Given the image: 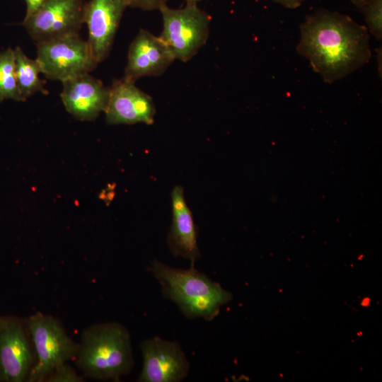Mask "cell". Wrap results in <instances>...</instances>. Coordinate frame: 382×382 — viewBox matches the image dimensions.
Masks as SVG:
<instances>
[{"mask_svg":"<svg viewBox=\"0 0 382 382\" xmlns=\"http://www.w3.org/2000/svg\"><path fill=\"white\" fill-rule=\"evenodd\" d=\"M163 20L160 37L175 59L187 62L206 43L211 18L196 3L186 2L181 8L163 5L159 8Z\"/></svg>","mask_w":382,"mask_h":382,"instance_id":"obj_5","label":"cell"},{"mask_svg":"<svg viewBox=\"0 0 382 382\" xmlns=\"http://www.w3.org/2000/svg\"><path fill=\"white\" fill-rule=\"evenodd\" d=\"M368 30L375 38H382V0H370L361 9Z\"/></svg>","mask_w":382,"mask_h":382,"instance_id":"obj_17","label":"cell"},{"mask_svg":"<svg viewBox=\"0 0 382 382\" xmlns=\"http://www.w3.org/2000/svg\"><path fill=\"white\" fill-rule=\"evenodd\" d=\"M300 31L296 52L325 83L347 76L371 57L367 28L347 15L320 8L306 16Z\"/></svg>","mask_w":382,"mask_h":382,"instance_id":"obj_1","label":"cell"},{"mask_svg":"<svg viewBox=\"0 0 382 382\" xmlns=\"http://www.w3.org/2000/svg\"><path fill=\"white\" fill-rule=\"evenodd\" d=\"M47 0H25L26 13L24 19L34 14Z\"/></svg>","mask_w":382,"mask_h":382,"instance_id":"obj_20","label":"cell"},{"mask_svg":"<svg viewBox=\"0 0 382 382\" xmlns=\"http://www.w3.org/2000/svg\"><path fill=\"white\" fill-rule=\"evenodd\" d=\"M143 366L139 382H180L190 369V362L177 341L155 336L141 342Z\"/></svg>","mask_w":382,"mask_h":382,"instance_id":"obj_8","label":"cell"},{"mask_svg":"<svg viewBox=\"0 0 382 382\" xmlns=\"http://www.w3.org/2000/svg\"><path fill=\"white\" fill-rule=\"evenodd\" d=\"M124 77L115 81L104 111L109 125H151L154 121L155 105L152 98Z\"/></svg>","mask_w":382,"mask_h":382,"instance_id":"obj_11","label":"cell"},{"mask_svg":"<svg viewBox=\"0 0 382 382\" xmlns=\"http://www.w3.org/2000/svg\"><path fill=\"white\" fill-rule=\"evenodd\" d=\"M357 8L361 9L370 0H349Z\"/></svg>","mask_w":382,"mask_h":382,"instance_id":"obj_22","label":"cell"},{"mask_svg":"<svg viewBox=\"0 0 382 382\" xmlns=\"http://www.w3.org/2000/svg\"><path fill=\"white\" fill-rule=\"evenodd\" d=\"M149 270L159 283L164 298L173 301L187 318L212 320L231 299L230 292L195 265L175 268L154 260Z\"/></svg>","mask_w":382,"mask_h":382,"instance_id":"obj_3","label":"cell"},{"mask_svg":"<svg viewBox=\"0 0 382 382\" xmlns=\"http://www.w3.org/2000/svg\"><path fill=\"white\" fill-rule=\"evenodd\" d=\"M25 318L35 353V363L27 382H45L58 366L74 361L79 344L52 315L36 312Z\"/></svg>","mask_w":382,"mask_h":382,"instance_id":"obj_4","label":"cell"},{"mask_svg":"<svg viewBox=\"0 0 382 382\" xmlns=\"http://www.w3.org/2000/svg\"><path fill=\"white\" fill-rule=\"evenodd\" d=\"M6 99L23 101L16 81L14 50L11 48L0 52V101Z\"/></svg>","mask_w":382,"mask_h":382,"instance_id":"obj_16","label":"cell"},{"mask_svg":"<svg viewBox=\"0 0 382 382\" xmlns=\"http://www.w3.org/2000/svg\"><path fill=\"white\" fill-rule=\"evenodd\" d=\"M35 363L26 318L0 316V382H27Z\"/></svg>","mask_w":382,"mask_h":382,"instance_id":"obj_7","label":"cell"},{"mask_svg":"<svg viewBox=\"0 0 382 382\" xmlns=\"http://www.w3.org/2000/svg\"><path fill=\"white\" fill-rule=\"evenodd\" d=\"M183 188L175 186L171 192L172 224L167 243L172 254L190 261L195 265L201 257L197 244V231L192 212L188 207Z\"/></svg>","mask_w":382,"mask_h":382,"instance_id":"obj_14","label":"cell"},{"mask_svg":"<svg viewBox=\"0 0 382 382\" xmlns=\"http://www.w3.org/2000/svg\"><path fill=\"white\" fill-rule=\"evenodd\" d=\"M127 7L124 0H90L85 3L83 23L88 30L87 42L98 64L109 54Z\"/></svg>","mask_w":382,"mask_h":382,"instance_id":"obj_10","label":"cell"},{"mask_svg":"<svg viewBox=\"0 0 382 382\" xmlns=\"http://www.w3.org/2000/svg\"><path fill=\"white\" fill-rule=\"evenodd\" d=\"M84 5L83 0H47L23 25L36 42L79 33L84 23Z\"/></svg>","mask_w":382,"mask_h":382,"instance_id":"obj_9","label":"cell"},{"mask_svg":"<svg viewBox=\"0 0 382 382\" xmlns=\"http://www.w3.org/2000/svg\"><path fill=\"white\" fill-rule=\"evenodd\" d=\"M175 59L159 36L141 29L129 45L123 77L135 82L142 76H159Z\"/></svg>","mask_w":382,"mask_h":382,"instance_id":"obj_12","label":"cell"},{"mask_svg":"<svg viewBox=\"0 0 382 382\" xmlns=\"http://www.w3.org/2000/svg\"><path fill=\"white\" fill-rule=\"evenodd\" d=\"M60 94L66 110L81 121H92L104 112L109 98L110 87L87 74L62 82Z\"/></svg>","mask_w":382,"mask_h":382,"instance_id":"obj_13","label":"cell"},{"mask_svg":"<svg viewBox=\"0 0 382 382\" xmlns=\"http://www.w3.org/2000/svg\"><path fill=\"white\" fill-rule=\"evenodd\" d=\"M74 361L84 377L120 381L134 365L131 337L117 322L94 323L85 328Z\"/></svg>","mask_w":382,"mask_h":382,"instance_id":"obj_2","label":"cell"},{"mask_svg":"<svg viewBox=\"0 0 382 382\" xmlns=\"http://www.w3.org/2000/svg\"><path fill=\"white\" fill-rule=\"evenodd\" d=\"M288 8H296L306 0H272Z\"/></svg>","mask_w":382,"mask_h":382,"instance_id":"obj_21","label":"cell"},{"mask_svg":"<svg viewBox=\"0 0 382 382\" xmlns=\"http://www.w3.org/2000/svg\"><path fill=\"white\" fill-rule=\"evenodd\" d=\"M185 1H186V2H189V3H196V4H197L201 0H185Z\"/></svg>","mask_w":382,"mask_h":382,"instance_id":"obj_23","label":"cell"},{"mask_svg":"<svg viewBox=\"0 0 382 382\" xmlns=\"http://www.w3.org/2000/svg\"><path fill=\"white\" fill-rule=\"evenodd\" d=\"M13 50L16 81L23 101L36 92L47 94L45 81L40 78L42 71L37 61L28 57L19 47Z\"/></svg>","mask_w":382,"mask_h":382,"instance_id":"obj_15","label":"cell"},{"mask_svg":"<svg viewBox=\"0 0 382 382\" xmlns=\"http://www.w3.org/2000/svg\"><path fill=\"white\" fill-rule=\"evenodd\" d=\"M46 382H83V377L79 375L76 371L67 363L62 364L55 368L46 378Z\"/></svg>","mask_w":382,"mask_h":382,"instance_id":"obj_18","label":"cell"},{"mask_svg":"<svg viewBox=\"0 0 382 382\" xmlns=\"http://www.w3.org/2000/svg\"><path fill=\"white\" fill-rule=\"evenodd\" d=\"M127 6L144 11L158 9L166 5L168 0H124Z\"/></svg>","mask_w":382,"mask_h":382,"instance_id":"obj_19","label":"cell"},{"mask_svg":"<svg viewBox=\"0 0 382 382\" xmlns=\"http://www.w3.org/2000/svg\"><path fill=\"white\" fill-rule=\"evenodd\" d=\"M42 74L62 82L92 71L98 64L87 41L79 33L37 42V58Z\"/></svg>","mask_w":382,"mask_h":382,"instance_id":"obj_6","label":"cell"}]
</instances>
